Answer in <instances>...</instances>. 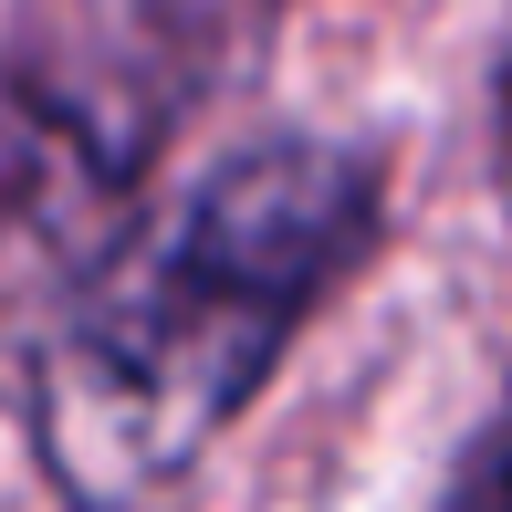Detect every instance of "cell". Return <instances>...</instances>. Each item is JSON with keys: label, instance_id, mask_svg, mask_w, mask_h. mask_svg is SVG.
Wrapping results in <instances>:
<instances>
[{"label": "cell", "instance_id": "obj_2", "mask_svg": "<svg viewBox=\"0 0 512 512\" xmlns=\"http://www.w3.org/2000/svg\"><path fill=\"white\" fill-rule=\"evenodd\" d=\"M178 74L168 32L115 21L105 0H42L0 32V293L95 272L126 241V199L168 136Z\"/></svg>", "mask_w": 512, "mask_h": 512}, {"label": "cell", "instance_id": "obj_3", "mask_svg": "<svg viewBox=\"0 0 512 512\" xmlns=\"http://www.w3.org/2000/svg\"><path fill=\"white\" fill-rule=\"evenodd\" d=\"M439 512H512V408L492 418V439L460 460V481H450V502H439Z\"/></svg>", "mask_w": 512, "mask_h": 512}, {"label": "cell", "instance_id": "obj_1", "mask_svg": "<svg viewBox=\"0 0 512 512\" xmlns=\"http://www.w3.org/2000/svg\"><path fill=\"white\" fill-rule=\"evenodd\" d=\"M377 241V157L262 136L105 251L32 356L42 471L84 512H136L251 408Z\"/></svg>", "mask_w": 512, "mask_h": 512}, {"label": "cell", "instance_id": "obj_4", "mask_svg": "<svg viewBox=\"0 0 512 512\" xmlns=\"http://www.w3.org/2000/svg\"><path fill=\"white\" fill-rule=\"evenodd\" d=\"M502 189H512V95H502Z\"/></svg>", "mask_w": 512, "mask_h": 512}]
</instances>
